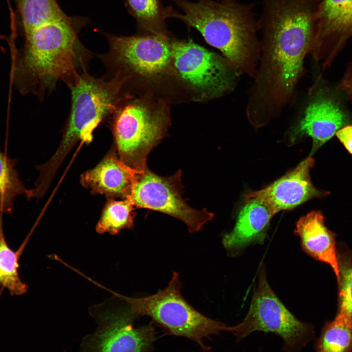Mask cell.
<instances>
[{"label":"cell","instance_id":"cell-1","mask_svg":"<svg viewBox=\"0 0 352 352\" xmlns=\"http://www.w3.org/2000/svg\"><path fill=\"white\" fill-rule=\"evenodd\" d=\"M260 58L247 93L246 117L262 127L294 105L306 73L305 60L314 37L316 20L307 5L291 0L266 7L258 20Z\"/></svg>","mask_w":352,"mask_h":352},{"label":"cell","instance_id":"cell-2","mask_svg":"<svg viewBox=\"0 0 352 352\" xmlns=\"http://www.w3.org/2000/svg\"><path fill=\"white\" fill-rule=\"evenodd\" d=\"M173 1L184 14L174 10L171 18L197 29L241 75L254 78L261 54L255 3L242 4L237 0Z\"/></svg>","mask_w":352,"mask_h":352},{"label":"cell","instance_id":"cell-3","mask_svg":"<svg viewBox=\"0 0 352 352\" xmlns=\"http://www.w3.org/2000/svg\"><path fill=\"white\" fill-rule=\"evenodd\" d=\"M71 108L61 142L51 158L41 165L43 174L53 178L73 147L79 140L89 142L95 128L110 117L130 95L125 82L117 76L94 77L87 71L67 86Z\"/></svg>","mask_w":352,"mask_h":352},{"label":"cell","instance_id":"cell-4","mask_svg":"<svg viewBox=\"0 0 352 352\" xmlns=\"http://www.w3.org/2000/svg\"><path fill=\"white\" fill-rule=\"evenodd\" d=\"M110 117L119 159L136 171L145 170L149 154L165 136L170 124L168 102L150 94L136 97L131 94Z\"/></svg>","mask_w":352,"mask_h":352},{"label":"cell","instance_id":"cell-5","mask_svg":"<svg viewBox=\"0 0 352 352\" xmlns=\"http://www.w3.org/2000/svg\"><path fill=\"white\" fill-rule=\"evenodd\" d=\"M181 288L179 275L175 272L167 286L151 295L135 298L111 292L128 304L132 314L149 316L170 333L193 340L207 351L203 339L221 331H230L231 327L197 311L183 298Z\"/></svg>","mask_w":352,"mask_h":352},{"label":"cell","instance_id":"cell-6","mask_svg":"<svg viewBox=\"0 0 352 352\" xmlns=\"http://www.w3.org/2000/svg\"><path fill=\"white\" fill-rule=\"evenodd\" d=\"M105 35L109 49L99 58L106 67L107 76H118L125 81L126 86L134 77L156 81L175 74L170 37Z\"/></svg>","mask_w":352,"mask_h":352},{"label":"cell","instance_id":"cell-7","mask_svg":"<svg viewBox=\"0 0 352 352\" xmlns=\"http://www.w3.org/2000/svg\"><path fill=\"white\" fill-rule=\"evenodd\" d=\"M258 277L249 311L230 332L238 341L255 331L275 333L284 340V351L300 352L313 338V326L298 320L278 298L268 283L263 263Z\"/></svg>","mask_w":352,"mask_h":352},{"label":"cell","instance_id":"cell-8","mask_svg":"<svg viewBox=\"0 0 352 352\" xmlns=\"http://www.w3.org/2000/svg\"><path fill=\"white\" fill-rule=\"evenodd\" d=\"M175 74L192 89L197 101L222 97L236 88L241 75L223 56L188 41L171 40Z\"/></svg>","mask_w":352,"mask_h":352},{"label":"cell","instance_id":"cell-9","mask_svg":"<svg viewBox=\"0 0 352 352\" xmlns=\"http://www.w3.org/2000/svg\"><path fill=\"white\" fill-rule=\"evenodd\" d=\"M179 170L170 176H162L148 168L136 172L131 197L134 206L158 211L183 222L190 233L199 231L214 214L205 209L189 206L182 198Z\"/></svg>","mask_w":352,"mask_h":352},{"label":"cell","instance_id":"cell-10","mask_svg":"<svg viewBox=\"0 0 352 352\" xmlns=\"http://www.w3.org/2000/svg\"><path fill=\"white\" fill-rule=\"evenodd\" d=\"M297 113L288 132L289 141L294 144L310 137V156L350 122L348 114L336 96L325 85L320 74L308 89Z\"/></svg>","mask_w":352,"mask_h":352},{"label":"cell","instance_id":"cell-11","mask_svg":"<svg viewBox=\"0 0 352 352\" xmlns=\"http://www.w3.org/2000/svg\"><path fill=\"white\" fill-rule=\"evenodd\" d=\"M95 331L85 337L80 352H149L156 339L151 325L134 328L129 308L93 309Z\"/></svg>","mask_w":352,"mask_h":352},{"label":"cell","instance_id":"cell-12","mask_svg":"<svg viewBox=\"0 0 352 352\" xmlns=\"http://www.w3.org/2000/svg\"><path fill=\"white\" fill-rule=\"evenodd\" d=\"M317 21L309 55L323 73L352 37V0H320Z\"/></svg>","mask_w":352,"mask_h":352},{"label":"cell","instance_id":"cell-13","mask_svg":"<svg viewBox=\"0 0 352 352\" xmlns=\"http://www.w3.org/2000/svg\"><path fill=\"white\" fill-rule=\"evenodd\" d=\"M314 164V159L309 156L265 188L245 194L244 200L261 201L274 216L280 211L293 209L313 198L328 195V192L318 190L311 182L309 172Z\"/></svg>","mask_w":352,"mask_h":352},{"label":"cell","instance_id":"cell-14","mask_svg":"<svg viewBox=\"0 0 352 352\" xmlns=\"http://www.w3.org/2000/svg\"><path fill=\"white\" fill-rule=\"evenodd\" d=\"M136 172L112 149L96 167L82 174L81 183L92 194L124 199L131 197Z\"/></svg>","mask_w":352,"mask_h":352},{"label":"cell","instance_id":"cell-15","mask_svg":"<svg viewBox=\"0 0 352 352\" xmlns=\"http://www.w3.org/2000/svg\"><path fill=\"white\" fill-rule=\"evenodd\" d=\"M245 202L233 229L222 238L223 245L231 255H235L251 244H263L274 216L269 207L259 200L250 199Z\"/></svg>","mask_w":352,"mask_h":352},{"label":"cell","instance_id":"cell-16","mask_svg":"<svg viewBox=\"0 0 352 352\" xmlns=\"http://www.w3.org/2000/svg\"><path fill=\"white\" fill-rule=\"evenodd\" d=\"M294 233L300 238L303 250L313 258L329 264L338 282L339 268L335 235L325 226L322 213L312 211L301 217L296 222Z\"/></svg>","mask_w":352,"mask_h":352},{"label":"cell","instance_id":"cell-17","mask_svg":"<svg viewBox=\"0 0 352 352\" xmlns=\"http://www.w3.org/2000/svg\"><path fill=\"white\" fill-rule=\"evenodd\" d=\"M126 4L142 35L170 37L165 21L171 18L172 7H165L162 0H126Z\"/></svg>","mask_w":352,"mask_h":352},{"label":"cell","instance_id":"cell-18","mask_svg":"<svg viewBox=\"0 0 352 352\" xmlns=\"http://www.w3.org/2000/svg\"><path fill=\"white\" fill-rule=\"evenodd\" d=\"M316 352H351L352 316L339 308L333 320L326 323L315 343Z\"/></svg>","mask_w":352,"mask_h":352},{"label":"cell","instance_id":"cell-19","mask_svg":"<svg viewBox=\"0 0 352 352\" xmlns=\"http://www.w3.org/2000/svg\"><path fill=\"white\" fill-rule=\"evenodd\" d=\"M21 14L24 34L47 23L66 19L67 16L56 0H15Z\"/></svg>","mask_w":352,"mask_h":352},{"label":"cell","instance_id":"cell-20","mask_svg":"<svg viewBox=\"0 0 352 352\" xmlns=\"http://www.w3.org/2000/svg\"><path fill=\"white\" fill-rule=\"evenodd\" d=\"M134 207L130 198L120 201L108 200L96 226V232L116 235L123 229H132L136 215Z\"/></svg>","mask_w":352,"mask_h":352},{"label":"cell","instance_id":"cell-21","mask_svg":"<svg viewBox=\"0 0 352 352\" xmlns=\"http://www.w3.org/2000/svg\"><path fill=\"white\" fill-rule=\"evenodd\" d=\"M16 160L5 155L0 151V212L11 214L13 201L20 195H28L15 168Z\"/></svg>","mask_w":352,"mask_h":352},{"label":"cell","instance_id":"cell-22","mask_svg":"<svg viewBox=\"0 0 352 352\" xmlns=\"http://www.w3.org/2000/svg\"><path fill=\"white\" fill-rule=\"evenodd\" d=\"M2 213L0 212V285L11 295H20L28 290L18 273L17 254L7 245L2 227Z\"/></svg>","mask_w":352,"mask_h":352},{"label":"cell","instance_id":"cell-23","mask_svg":"<svg viewBox=\"0 0 352 352\" xmlns=\"http://www.w3.org/2000/svg\"><path fill=\"white\" fill-rule=\"evenodd\" d=\"M340 303L343 308L352 316V254L338 255Z\"/></svg>","mask_w":352,"mask_h":352},{"label":"cell","instance_id":"cell-24","mask_svg":"<svg viewBox=\"0 0 352 352\" xmlns=\"http://www.w3.org/2000/svg\"><path fill=\"white\" fill-rule=\"evenodd\" d=\"M335 134L346 149L352 154V124H348L342 128Z\"/></svg>","mask_w":352,"mask_h":352},{"label":"cell","instance_id":"cell-25","mask_svg":"<svg viewBox=\"0 0 352 352\" xmlns=\"http://www.w3.org/2000/svg\"><path fill=\"white\" fill-rule=\"evenodd\" d=\"M338 88L344 91L352 102V61L349 64Z\"/></svg>","mask_w":352,"mask_h":352}]
</instances>
